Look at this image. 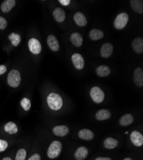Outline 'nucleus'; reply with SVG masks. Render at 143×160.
<instances>
[{
  "instance_id": "a211bd4d",
  "label": "nucleus",
  "mask_w": 143,
  "mask_h": 160,
  "mask_svg": "<svg viewBox=\"0 0 143 160\" xmlns=\"http://www.w3.org/2000/svg\"><path fill=\"white\" fill-rule=\"evenodd\" d=\"M74 20L76 24L79 26H80V27H83V26H86V24H87V20L86 17L83 13L80 12L75 13L74 15Z\"/></svg>"
},
{
  "instance_id": "0eeeda50",
  "label": "nucleus",
  "mask_w": 143,
  "mask_h": 160,
  "mask_svg": "<svg viewBox=\"0 0 143 160\" xmlns=\"http://www.w3.org/2000/svg\"><path fill=\"white\" fill-rule=\"evenodd\" d=\"M28 48L30 52L34 55H38L42 50V46L40 42L35 38H31L29 40Z\"/></svg>"
},
{
  "instance_id": "393cba45",
  "label": "nucleus",
  "mask_w": 143,
  "mask_h": 160,
  "mask_svg": "<svg viewBox=\"0 0 143 160\" xmlns=\"http://www.w3.org/2000/svg\"><path fill=\"white\" fill-rule=\"evenodd\" d=\"M96 74L100 77H106L108 76L110 72L111 69L107 65H100L96 69Z\"/></svg>"
},
{
  "instance_id": "dca6fc26",
  "label": "nucleus",
  "mask_w": 143,
  "mask_h": 160,
  "mask_svg": "<svg viewBox=\"0 0 143 160\" xmlns=\"http://www.w3.org/2000/svg\"><path fill=\"white\" fill-rule=\"evenodd\" d=\"M47 44L51 50L53 51H58L60 46L57 38L54 35H49L47 38Z\"/></svg>"
},
{
  "instance_id": "1a4fd4ad",
  "label": "nucleus",
  "mask_w": 143,
  "mask_h": 160,
  "mask_svg": "<svg viewBox=\"0 0 143 160\" xmlns=\"http://www.w3.org/2000/svg\"><path fill=\"white\" fill-rule=\"evenodd\" d=\"M69 132V128L66 125H59L55 126L52 129V132L59 137H64L68 135Z\"/></svg>"
},
{
  "instance_id": "4be33fe9",
  "label": "nucleus",
  "mask_w": 143,
  "mask_h": 160,
  "mask_svg": "<svg viewBox=\"0 0 143 160\" xmlns=\"http://www.w3.org/2000/svg\"><path fill=\"white\" fill-rule=\"evenodd\" d=\"M132 48L137 53H142L143 52V39L141 37L135 38L132 42Z\"/></svg>"
},
{
  "instance_id": "aec40b11",
  "label": "nucleus",
  "mask_w": 143,
  "mask_h": 160,
  "mask_svg": "<svg viewBox=\"0 0 143 160\" xmlns=\"http://www.w3.org/2000/svg\"><path fill=\"white\" fill-rule=\"evenodd\" d=\"M53 16L55 21L58 22H62L66 19V13L62 8L60 7H57L54 10Z\"/></svg>"
},
{
  "instance_id": "f03ea898",
  "label": "nucleus",
  "mask_w": 143,
  "mask_h": 160,
  "mask_svg": "<svg viewBox=\"0 0 143 160\" xmlns=\"http://www.w3.org/2000/svg\"><path fill=\"white\" fill-rule=\"evenodd\" d=\"M62 143L59 140L52 142L46 151V156L49 160H54L59 157L62 151Z\"/></svg>"
},
{
  "instance_id": "f257e3e1",
  "label": "nucleus",
  "mask_w": 143,
  "mask_h": 160,
  "mask_svg": "<svg viewBox=\"0 0 143 160\" xmlns=\"http://www.w3.org/2000/svg\"><path fill=\"white\" fill-rule=\"evenodd\" d=\"M46 102L49 108L53 111H59L63 106L62 98L57 93L51 92L47 96Z\"/></svg>"
},
{
  "instance_id": "c756f323",
  "label": "nucleus",
  "mask_w": 143,
  "mask_h": 160,
  "mask_svg": "<svg viewBox=\"0 0 143 160\" xmlns=\"http://www.w3.org/2000/svg\"><path fill=\"white\" fill-rule=\"evenodd\" d=\"M8 143L7 140L0 139V153L5 151L8 148Z\"/></svg>"
},
{
  "instance_id": "9d476101",
  "label": "nucleus",
  "mask_w": 143,
  "mask_h": 160,
  "mask_svg": "<svg viewBox=\"0 0 143 160\" xmlns=\"http://www.w3.org/2000/svg\"><path fill=\"white\" fill-rule=\"evenodd\" d=\"M73 63L74 64L75 68L81 70L84 68L85 65V62L83 57L79 53H74L72 55L71 57Z\"/></svg>"
},
{
  "instance_id": "20e7f679",
  "label": "nucleus",
  "mask_w": 143,
  "mask_h": 160,
  "mask_svg": "<svg viewBox=\"0 0 143 160\" xmlns=\"http://www.w3.org/2000/svg\"><path fill=\"white\" fill-rule=\"evenodd\" d=\"M90 96L93 102L96 104L101 103L105 99V93L100 87H93L90 91Z\"/></svg>"
},
{
  "instance_id": "c9c22d12",
  "label": "nucleus",
  "mask_w": 143,
  "mask_h": 160,
  "mask_svg": "<svg viewBox=\"0 0 143 160\" xmlns=\"http://www.w3.org/2000/svg\"><path fill=\"white\" fill-rule=\"evenodd\" d=\"M1 160H14V158L11 156H7L3 157Z\"/></svg>"
},
{
  "instance_id": "6ab92c4d",
  "label": "nucleus",
  "mask_w": 143,
  "mask_h": 160,
  "mask_svg": "<svg viewBox=\"0 0 143 160\" xmlns=\"http://www.w3.org/2000/svg\"><path fill=\"white\" fill-rule=\"evenodd\" d=\"M70 40H71V43L77 48L80 47L82 45L83 41H84L83 37L82 36V35L77 32L73 33L71 34Z\"/></svg>"
},
{
  "instance_id": "c85d7f7f",
  "label": "nucleus",
  "mask_w": 143,
  "mask_h": 160,
  "mask_svg": "<svg viewBox=\"0 0 143 160\" xmlns=\"http://www.w3.org/2000/svg\"><path fill=\"white\" fill-rule=\"evenodd\" d=\"M21 107L25 112H28L30 110L32 106L31 101L27 98H23L20 102Z\"/></svg>"
},
{
  "instance_id": "e433bc0d",
  "label": "nucleus",
  "mask_w": 143,
  "mask_h": 160,
  "mask_svg": "<svg viewBox=\"0 0 143 160\" xmlns=\"http://www.w3.org/2000/svg\"><path fill=\"white\" fill-rule=\"evenodd\" d=\"M122 160H134V159L131 157H126L124 159H123Z\"/></svg>"
},
{
  "instance_id": "2eb2a0df",
  "label": "nucleus",
  "mask_w": 143,
  "mask_h": 160,
  "mask_svg": "<svg viewBox=\"0 0 143 160\" xmlns=\"http://www.w3.org/2000/svg\"><path fill=\"white\" fill-rule=\"evenodd\" d=\"M134 122V116L130 113H126L123 115L119 120V124L120 126L126 127L130 126Z\"/></svg>"
},
{
  "instance_id": "423d86ee",
  "label": "nucleus",
  "mask_w": 143,
  "mask_h": 160,
  "mask_svg": "<svg viewBox=\"0 0 143 160\" xmlns=\"http://www.w3.org/2000/svg\"><path fill=\"white\" fill-rule=\"evenodd\" d=\"M130 138L132 144L136 148H140L143 145V135L139 131H133L130 135Z\"/></svg>"
},
{
  "instance_id": "6e6552de",
  "label": "nucleus",
  "mask_w": 143,
  "mask_h": 160,
  "mask_svg": "<svg viewBox=\"0 0 143 160\" xmlns=\"http://www.w3.org/2000/svg\"><path fill=\"white\" fill-rule=\"evenodd\" d=\"M89 150L84 146L78 148L73 154V157L76 160H85L89 156Z\"/></svg>"
},
{
  "instance_id": "ddd939ff",
  "label": "nucleus",
  "mask_w": 143,
  "mask_h": 160,
  "mask_svg": "<svg viewBox=\"0 0 143 160\" xmlns=\"http://www.w3.org/2000/svg\"><path fill=\"white\" fill-rule=\"evenodd\" d=\"M134 82L139 88L143 86V71L141 68H137L134 72Z\"/></svg>"
},
{
  "instance_id": "7ed1b4c3",
  "label": "nucleus",
  "mask_w": 143,
  "mask_h": 160,
  "mask_svg": "<svg viewBox=\"0 0 143 160\" xmlns=\"http://www.w3.org/2000/svg\"><path fill=\"white\" fill-rule=\"evenodd\" d=\"M21 81V76L19 71L17 69L11 70L7 76V82L12 88H18Z\"/></svg>"
},
{
  "instance_id": "473e14b6",
  "label": "nucleus",
  "mask_w": 143,
  "mask_h": 160,
  "mask_svg": "<svg viewBox=\"0 0 143 160\" xmlns=\"http://www.w3.org/2000/svg\"><path fill=\"white\" fill-rule=\"evenodd\" d=\"M94 160H113L111 158L108 156H98L94 159Z\"/></svg>"
},
{
  "instance_id": "f3484780",
  "label": "nucleus",
  "mask_w": 143,
  "mask_h": 160,
  "mask_svg": "<svg viewBox=\"0 0 143 160\" xmlns=\"http://www.w3.org/2000/svg\"><path fill=\"white\" fill-rule=\"evenodd\" d=\"M111 116L112 114L110 110L107 109H101L96 112L95 115V118L98 121H103L109 119L111 117Z\"/></svg>"
},
{
  "instance_id": "f8f14e48",
  "label": "nucleus",
  "mask_w": 143,
  "mask_h": 160,
  "mask_svg": "<svg viewBox=\"0 0 143 160\" xmlns=\"http://www.w3.org/2000/svg\"><path fill=\"white\" fill-rule=\"evenodd\" d=\"M113 49L114 48L112 44L109 42L103 44L101 48V51H100L101 57L105 58L110 57L112 54Z\"/></svg>"
},
{
  "instance_id": "39448f33",
  "label": "nucleus",
  "mask_w": 143,
  "mask_h": 160,
  "mask_svg": "<svg viewBox=\"0 0 143 160\" xmlns=\"http://www.w3.org/2000/svg\"><path fill=\"white\" fill-rule=\"evenodd\" d=\"M129 20L128 15L126 12H121L114 20V25L117 30H122L126 26Z\"/></svg>"
},
{
  "instance_id": "b1692460",
  "label": "nucleus",
  "mask_w": 143,
  "mask_h": 160,
  "mask_svg": "<svg viewBox=\"0 0 143 160\" xmlns=\"http://www.w3.org/2000/svg\"><path fill=\"white\" fill-rule=\"evenodd\" d=\"M5 131L9 135H14L18 132V127L14 122H8L4 126Z\"/></svg>"
},
{
  "instance_id": "5701e85b",
  "label": "nucleus",
  "mask_w": 143,
  "mask_h": 160,
  "mask_svg": "<svg viewBox=\"0 0 143 160\" xmlns=\"http://www.w3.org/2000/svg\"><path fill=\"white\" fill-rule=\"evenodd\" d=\"M130 5L132 10L138 14H142L143 13V2L142 0H131Z\"/></svg>"
},
{
  "instance_id": "f704fd0d",
  "label": "nucleus",
  "mask_w": 143,
  "mask_h": 160,
  "mask_svg": "<svg viewBox=\"0 0 143 160\" xmlns=\"http://www.w3.org/2000/svg\"><path fill=\"white\" fill-rule=\"evenodd\" d=\"M7 72V68L4 65H0V75H2Z\"/></svg>"
},
{
  "instance_id": "72a5a7b5",
  "label": "nucleus",
  "mask_w": 143,
  "mask_h": 160,
  "mask_svg": "<svg viewBox=\"0 0 143 160\" xmlns=\"http://www.w3.org/2000/svg\"><path fill=\"white\" fill-rule=\"evenodd\" d=\"M59 2L64 6H68L70 4L71 1L70 0H59Z\"/></svg>"
},
{
  "instance_id": "cd10ccee",
  "label": "nucleus",
  "mask_w": 143,
  "mask_h": 160,
  "mask_svg": "<svg viewBox=\"0 0 143 160\" xmlns=\"http://www.w3.org/2000/svg\"><path fill=\"white\" fill-rule=\"evenodd\" d=\"M8 39L10 41L12 46H14L15 47H17L19 46V44H20L21 41V36L18 34V33H11L9 35H8Z\"/></svg>"
},
{
  "instance_id": "412c9836",
  "label": "nucleus",
  "mask_w": 143,
  "mask_h": 160,
  "mask_svg": "<svg viewBox=\"0 0 143 160\" xmlns=\"http://www.w3.org/2000/svg\"><path fill=\"white\" fill-rule=\"evenodd\" d=\"M16 4L15 0H5L1 5V10L3 13H8L15 7Z\"/></svg>"
},
{
  "instance_id": "a878e982",
  "label": "nucleus",
  "mask_w": 143,
  "mask_h": 160,
  "mask_svg": "<svg viewBox=\"0 0 143 160\" xmlns=\"http://www.w3.org/2000/svg\"><path fill=\"white\" fill-rule=\"evenodd\" d=\"M104 36L103 32L98 29H93L89 33V37L92 41H98Z\"/></svg>"
},
{
  "instance_id": "9b49d317",
  "label": "nucleus",
  "mask_w": 143,
  "mask_h": 160,
  "mask_svg": "<svg viewBox=\"0 0 143 160\" xmlns=\"http://www.w3.org/2000/svg\"><path fill=\"white\" fill-rule=\"evenodd\" d=\"M79 137L85 141H90L94 138V133L89 129H82L78 132Z\"/></svg>"
},
{
  "instance_id": "7c9ffc66",
  "label": "nucleus",
  "mask_w": 143,
  "mask_h": 160,
  "mask_svg": "<svg viewBox=\"0 0 143 160\" xmlns=\"http://www.w3.org/2000/svg\"><path fill=\"white\" fill-rule=\"evenodd\" d=\"M27 160H42V156L38 152H34L31 154Z\"/></svg>"
},
{
  "instance_id": "2f4dec72",
  "label": "nucleus",
  "mask_w": 143,
  "mask_h": 160,
  "mask_svg": "<svg viewBox=\"0 0 143 160\" xmlns=\"http://www.w3.org/2000/svg\"><path fill=\"white\" fill-rule=\"evenodd\" d=\"M7 26V20L2 16H0V30H3Z\"/></svg>"
},
{
  "instance_id": "4468645a",
  "label": "nucleus",
  "mask_w": 143,
  "mask_h": 160,
  "mask_svg": "<svg viewBox=\"0 0 143 160\" xmlns=\"http://www.w3.org/2000/svg\"><path fill=\"white\" fill-rule=\"evenodd\" d=\"M103 145L104 148L108 150H112L119 145V141L112 137H107L103 141Z\"/></svg>"
},
{
  "instance_id": "bb28decb",
  "label": "nucleus",
  "mask_w": 143,
  "mask_h": 160,
  "mask_svg": "<svg viewBox=\"0 0 143 160\" xmlns=\"http://www.w3.org/2000/svg\"><path fill=\"white\" fill-rule=\"evenodd\" d=\"M28 156V151L25 148H20L18 150L14 160H27Z\"/></svg>"
}]
</instances>
